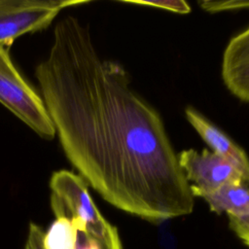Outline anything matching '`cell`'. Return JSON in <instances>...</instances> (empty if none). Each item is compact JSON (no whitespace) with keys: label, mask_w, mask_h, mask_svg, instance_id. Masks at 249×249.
Instances as JSON below:
<instances>
[{"label":"cell","mask_w":249,"mask_h":249,"mask_svg":"<svg viewBox=\"0 0 249 249\" xmlns=\"http://www.w3.org/2000/svg\"><path fill=\"white\" fill-rule=\"evenodd\" d=\"M199 197L208 203L213 212H225L229 218L241 222L249 221V187L244 184L226 185Z\"/></svg>","instance_id":"cell-8"},{"label":"cell","mask_w":249,"mask_h":249,"mask_svg":"<svg viewBox=\"0 0 249 249\" xmlns=\"http://www.w3.org/2000/svg\"><path fill=\"white\" fill-rule=\"evenodd\" d=\"M35 75L67 159L107 202L152 223L192 213L191 184L160 114L121 64L100 57L78 18L57 22Z\"/></svg>","instance_id":"cell-1"},{"label":"cell","mask_w":249,"mask_h":249,"mask_svg":"<svg viewBox=\"0 0 249 249\" xmlns=\"http://www.w3.org/2000/svg\"><path fill=\"white\" fill-rule=\"evenodd\" d=\"M124 3H132L139 4L159 9H163L167 11H171L178 14H188L191 12L190 5L183 0H162V1H124Z\"/></svg>","instance_id":"cell-10"},{"label":"cell","mask_w":249,"mask_h":249,"mask_svg":"<svg viewBox=\"0 0 249 249\" xmlns=\"http://www.w3.org/2000/svg\"><path fill=\"white\" fill-rule=\"evenodd\" d=\"M198 4L203 10L210 13L249 9V1H199Z\"/></svg>","instance_id":"cell-11"},{"label":"cell","mask_w":249,"mask_h":249,"mask_svg":"<svg viewBox=\"0 0 249 249\" xmlns=\"http://www.w3.org/2000/svg\"><path fill=\"white\" fill-rule=\"evenodd\" d=\"M50 187L55 217L66 216L79 231L92 235H103L115 227L99 212L83 177L66 169L58 170L53 173Z\"/></svg>","instance_id":"cell-2"},{"label":"cell","mask_w":249,"mask_h":249,"mask_svg":"<svg viewBox=\"0 0 249 249\" xmlns=\"http://www.w3.org/2000/svg\"><path fill=\"white\" fill-rule=\"evenodd\" d=\"M76 230L74 249H123L116 227L103 235H92Z\"/></svg>","instance_id":"cell-9"},{"label":"cell","mask_w":249,"mask_h":249,"mask_svg":"<svg viewBox=\"0 0 249 249\" xmlns=\"http://www.w3.org/2000/svg\"><path fill=\"white\" fill-rule=\"evenodd\" d=\"M45 233L43 228L33 222L28 226V231L23 249H46Z\"/></svg>","instance_id":"cell-12"},{"label":"cell","mask_w":249,"mask_h":249,"mask_svg":"<svg viewBox=\"0 0 249 249\" xmlns=\"http://www.w3.org/2000/svg\"><path fill=\"white\" fill-rule=\"evenodd\" d=\"M230 227L235 232V234L247 245L249 246V221L241 222L229 218Z\"/></svg>","instance_id":"cell-13"},{"label":"cell","mask_w":249,"mask_h":249,"mask_svg":"<svg viewBox=\"0 0 249 249\" xmlns=\"http://www.w3.org/2000/svg\"><path fill=\"white\" fill-rule=\"evenodd\" d=\"M0 103L43 138L56 134L42 96L21 77L4 46H0Z\"/></svg>","instance_id":"cell-3"},{"label":"cell","mask_w":249,"mask_h":249,"mask_svg":"<svg viewBox=\"0 0 249 249\" xmlns=\"http://www.w3.org/2000/svg\"><path fill=\"white\" fill-rule=\"evenodd\" d=\"M222 78L234 96L249 103V27L228 43L223 54Z\"/></svg>","instance_id":"cell-7"},{"label":"cell","mask_w":249,"mask_h":249,"mask_svg":"<svg viewBox=\"0 0 249 249\" xmlns=\"http://www.w3.org/2000/svg\"><path fill=\"white\" fill-rule=\"evenodd\" d=\"M185 115L190 124L200 135L215 154L224 158L241 175L245 185L249 184V158L223 130L193 107H187Z\"/></svg>","instance_id":"cell-6"},{"label":"cell","mask_w":249,"mask_h":249,"mask_svg":"<svg viewBox=\"0 0 249 249\" xmlns=\"http://www.w3.org/2000/svg\"><path fill=\"white\" fill-rule=\"evenodd\" d=\"M84 1L0 0V46L9 48L18 37L48 27L56 15Z\"/></svg>","instance_id":"cell-4"},{"label":"cell","mask_w":249,"mask_h":249,"mask_svg":"<svg viewBox=\"0 0 249 249\" xmlns=\"http://www.w3.org/2000/svg\"><path fill=\"white\" fill-rule=\"evenodd\" d=\"M177 158L187 180L193 182L194 196L212 193L226 185L244 184L234 166L214 152L204 149L199 153L189 149L180 152Z\"/></svg>","instance_id":"cell-5"}]
</instances>
